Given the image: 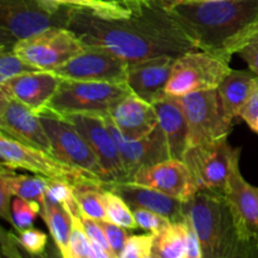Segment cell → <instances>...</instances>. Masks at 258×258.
<instances>
[{
  "mask_svg": "<svg viewBox=\"0 0 258 258\" xmlns=\"http://www.w3.org/2000/svg\"><path fill=\"white\" fill-rule=\"evenodd\" d=\"M126 17H107L71 9L67 27L85 45L102 47L126 62L158 55L179 57L196 49L163 4L156 0H123Z\"/></svg>",
  "mask_w": 258,
  "mask_h": 258,
  "instance_id": "6da1fadb",
  "label": "cell"
},
{
  "mask_svg": "<svg viewBox=\"0 0 258 258\" xmlns=\"http://www.w3.org/2000/svg\"><path fill=\"white\" fill-rule=\"evenodd\" d=\"M165 8L196 49L226 59L258 34V0H197Z\"/></svg>",
  "mask_w": 258,
  "mask_h": 258,
  "instance_id": "7a4b0ae2",
  "label": "cell"
},
{
  "mask_svg": "<svg viewBox=\"0 0 258 258\" xmlns=\"http://www.w3.org/2000/svg\"><path fill=\"white\" fill-rule=\"evenodd\" d=\"M184 211L198 237L203 258H237L241 241L226 197L199 190L185 203Z\"/></svg>",
  "mask_w": 258,
  "mask_h": 258,
  "instance_id": "3957f363",
  "label": "cell"
},
{
  "mask_svg": "<svg viewBox=\"0 0 258 258\" xmlns=\"http://www.w3.org/2000/svg\"><path fill=\"white\" fill-rule=\"evenodd\" d=\"M128 93L131 91L126 82L62 80L47 110L58 116L75 113L108 116L111 110Z\"/></svg>",
  "mask_w": 258,
  "mask_h": 258,
  "instance_id": "277c9868",
  "label": "cell"
},
{
  "mask_svg": "<svg viewBox=\"0 0 258 258\" xmlns=\"http://www.w3.org/2000/svg\"><path fill=\"white\" fill-rule=\"evenodd\" d=\"M71 8L52 10L43 0H0V49L52 27H67Z\"/></svg>",
  "mask_w": 258,
  "mask_h": 258,
  "instance_id": "5b68a950",
  "label": "cell"
},
{
  "mask_svg": "<svg viewBox=\"0 0 258 258\" xmlns=\"http://www.w3.org/2000/svg\"><path fill=\"white\" fill-rule=\"evenodd\" d=\"M241 159V149L228 143V136L189 146L183 156L199 190L226 193L233 165Z\"/></svg>",
  "mask_w": 258,
  "mask_h": 258,
  "instance_id": "8992f818",
  "label": "cell"
},
{
  "mask_svg": "<svg viewBox=\"0 0 258 258\" xmlns=\"http://www.w3.org/2000/svg\"><path fill=\"white\" fill-rule=\"evenodd\" d=\"M231 60L193 49L176 57L165 95L180 98L202 91L217 90L231 71Z\"/></svg>",
  "mask_w": 258,
  "mask_h": 258,
  "instance_id": "52a82bcc",
  "label": "cell"
},
{
  "mask_svg": "<svg viewBox=\"0 0 258 258\" xmlns=\"http://www.w3.org/2000/svg\"><path fill=\"white\" fill-rule=\"evenodd\" d=\"M0 158L2 165L10 169H23L35 175L44 176L50 180H63L70 184L97 183L105 184L101 179L76 169L58 160L49 153L24 145L10 136L0 133Z\"/></svg>",
  "mask_w": 258,
  "mask_h": 258,
  "instance_id": "ba28073f",
  "label": "cell"
},
{
  "mask_svg": "<svg viewBox=\"0 0 258 258\" xmlns=\"http://www.w3.org/2000/svg\"><path fill=\"white\" fill-rule=\"evenodd\" d=\"M85 44L68 28L52 27L15 43L14 52L38 71H54L82 52Z\"/></svg>",
  "mask_w": 258,
  "mask_h": 258,
  "instance_id": "9c48e42d",
  "label": "cell"
},
{
  "mask_svg": "<svg viewBox=\"0 0 258 258\" xmlns=\"http://www.w3.org/2000/svg\"><path fill=\"white\" fill-rule=\"evenodd\" d=\"M39 117L48 134L54 158L106 183L105 171L97 156L72 123L48 110L40 113Z\"/></svg>",
  "mask_w": 258,
  "mask_h": 258,
  "instance_id": "30bf717a",
  "label": "cell"
},
{
  "mask_svg": "<svg viewBox=\"0 0 258 258\" xmlns=\"http://www.w3.org/2000/svg\"><path fill=\"white\" fill-rule=\"evenodd\" d=\"M189 127V146L228 136L233 122L224 115L218 90L190 93L178 98Z\"/></svg>",
  "mask_w": 258,
  "mask_h": 258,
  "instance_id": "8fae6325",
  "label": "cell"
},
{
  "mask_svg": "<svg viewBox=\"0 0 258 258\" xmlns=\"http://www.w3.org/2000/svg\"><path fill=\"white\" fill-rule=\"evenodd\" d=\"M128 62L102 47L85 45L82 52L52 71L62 80L90 82H126Z\"/></svg>",
  "mask_w": 258,
  "mask_h": 258,
  "instance_id": "7c38bea8",
  "label": "cell"
},
{
  "mask_svg": "<svg viewBox=\"0 0 258 258\" xmlns=\"http://www.w3.org/2000/svg\"><path fill=\"white\" fill-rule=\"evenodd\" d=\"M60 117L72 123L86 139L105 171L106 183L128 180L120 151L108 128L105 116L75 113Z\"/></svg>",
  "mask_w": 258,
  "mask_h": 258,
  "instance_id": "4fadbf2b",
  "label": "cell"
},
{
  "mask_svg": "<svg viewBox=\"0 0 258 258\" xmlns=\"http://www.w3.org/2000/svg\"><path fill=\"white\" fill-rule=\"evenodd\" d=\"M105 120L112 134L118 151H120L128 180H131L134 174L140 169L149 168V166L156 165V164L171 159L165 135L159 125L156 126L153 133L149 134L145 138L138 139V140H128L113 125L110 115L105 116Z\"/></svg>",
  "mask_w": 258,
  "mask_h": 258,
  "instance_id": "5bb4252c",
  "label": "cell"
},
{
  "mask_svg": "<svg viewBox=\"0 0 258 258\" xmlns=\"http://www.w3.org/2000/svg\"><path fill=\"white\" fill-rule=\"evenodd\" d=\"M0 133L24 145L52 154V145L39 115L3 93H0Z\"/></svg>",
  "mask_w": 258,
  "mask_h": 258,
  "instance_id": "9a60e30c",
  "label": "cell"
},
{
  "mask_svg": "<svg viewBox=\"0 0 258 258\" xmlns=\"http://www.w3.org/2000/svg\"><path fill=\"white\" fill-rule=\"evenodd\" d=\"M224 197L231 207L239 241L258 244V186L243 178L239 160L232 169Z\"/></svg>",
  "mask_w": 258,
  "mask_h": 258,
  "instance_id": "2e32d148",
  "label": "cell"
},
{
  "mask_svg": "<svg viewBox=\"0 0 258 258\" xmlns=\"http://www.w3.org/2000/svg\"><path fill=\"white\" fill-rule=\"evenodd\" d=\"M128 181L153 188L183 203L190 202L199 191L188 166L178 159H169L156 165L140 169Z\"/></svg>",
  "mask_w": 258,
  "mask_h": 258,
  "instance_id": "e0dca14e",
  "label": "cell"
},
{
  "mask_svg": "<svg viewBox=\"0 0 258 258\" xmlns=\"http://www.w3.org/2000/svg\"><path fill=\"white\" fill-rule=\"evenodd\" d=\"M62 78L50 71H34L24 73L0 83V93L14 98L40 115L59 87Z\"/></svg>",
  "mask_w": 258,
  "mask_h": 258,
  "instance_id": "ac0fdd59",
  "label": "cell"
},
{
  "mask_svg": "<svg viewBox=\"0 0 258 258\" xmlns=\"http://www.w3.org/2000/svg\"><path fill=\"white\" fill-rule=\"evenodd\" d=\"M176 57L158 55L139 62L128 63L126 83L134 95L151 103L165 95Z\"/></svg>",
  "mask_w": 258,
  "mask_h": 258,
  "instance_id": "d6986e66",
  "label": "cell"
},
{
  "mask_svg": "<svg viewBox=\"0 0 258 258\" xmlns=\"http://www.w3.org/2000/svg\"><path fill=\"white\" fill-rule=\"evenodd\" d=\"M103 188L120 196L133 209H148L168 218L170 222L186 221L184 206L185 203L169 197L149 186L140 185L134 181L105 183Z\"/></svg>",
  "mask_w": 258,
  "mask_h": 258,
  "instance_id": "ffe728a7",
  "label": "cell"
},
{
  "mask_svg": "<svg viewBox=\"0 0 258 258\" xmlns=\"http://www.w3.org/2000/svg\"><path fill=\"white\" fill-rule=\"evenodd\" d=\"M110 118L117 130L128 140L145 138L159 125L154 106L133 92L111 110Z\"/></svg>",
  "mask_w": 258,
  "mask_h": 258,
  "instance_id": "44dd1931",
  "label": "cell"
},
{
  "mask_svg": "<svg viewBox=\"0 0 258 258\" xmlns=\"http://www.w3.org/2000/svg\"><path fill=\"white\" fill-rule=\"evenodd\" d=\"M153 106L165 135L170 158L183 160L189 145V127L180 102L178 98L164 95Z\"/></svg>",
  "mask_w": 258,
  "mask_h": 258,
  "instance_id": "7402d4cb",
  "label": "cell"
},
{
  "mask_svg": "<svg viewBox=\"0 0 258 258\" xmlns=\"http://www.w3.org/2000/svg\"><path fill=\"white\" fill-rule=\"evenodd\" d=\"M258 87V77L252 71H229L217 88L222 101L224 115L231 122L241 116L242 110Z\"/></svg>",
  "mask_w": 258,
  "mask_h": 258,
  "instance_id": "603a6c76",
  "label": "cell"
},
{
  "mask_svg": "<svg viewBox=\"0 0 258 258\" xmlns=\"http://www.w3.org/2000/svg\"><path fill=\"white\" fill-rule=\"evenodd\" d=\"M0 179L9 185L13 196L23 198L25 201L37 202L42 206L47 196L49 179L40 175H24L15 173L14 169L2 165Z\"/></svg>",
  "mask_w": 258,
  "mask_h": 258,
  "instance_id": "cb8c5ba5",
  "label": "cell"
},
{
  "mask_svg": "<svg viewBox=\"0 0 258 258\" xmlns=\"http://www.w3.org/2000/svg\"><path fill=\"white\" fill-rule=\"evenodd\" d=\"M40 208V217L47 224L53 242L63 258H70V239L72 232V217L60 204L44 201Z\"/></svg>",
  "mask_w": 258,
  "mask_h": 258,
  "instance_id": "d4e9b609",
  "label": "cell"
},
{
  "mask_svg": "<svg viewBox=\"0 0 258 258\" xmlns=\"http://www.w3.org/2000/svg\"><path fill=\"white\" fill-rule=\"evenodd\" d=\"M189 223L171 222L160 233L155 234L153 256L155 258H186Z\"/></svg>",
  "mask_w": 258,
  "mask_h": 258,
  "instance_id": "484cf974",
  "label": "cell"
},
{
  "mask_svg": "<svg viewBox=\"0 0 258 258\" xmlns=\"http://www.w3.org/2000/svg\"><path fill=\"white\" fill-rule=\"evenodd\" d=\"M72 186L81 212L96 221L107 222L103 184L82 181Z\"/></svg>",
  "mask_w": 258,
  "mask_h": 258,
  "instance_id": "4316f807",
  "label": "cell"
},
{
  "mask_svg": "<svg viewBox=\"0 0 258 258\" xmlns=\"http://www.w3.org/2000/svg\"><path fill=\"white\" fill-rule=\"evenodd\" d=\"M52 10L62 8L82 9L97 13L107 17H126L131 13V8L120 0H43Z\"/></svg>",
  "mask_w": 258,
  "mask_h": 258,
  "instance_id": "83f0119b",
  "label": "cell"
},
{
  "mask_svg": "<svg viewBox=\"0 0 258 258\" xmlns=\"http://www.w3.org/2000/svg\"><path fill=\"white\" fill-rule=\"evenodd\" d=\"M105 203L107 222L117 224V226L123 227L126 229L139 228L133 209L120 196L105 189Z\"/></svg>",
  "mask_w": 258,
  "mask_h": 258,
  "instance_id": "f1b7e54d",
  "label": "cell"
},
{
  "mask_svg": "<svg viewBox=\"0 0 258 258\" xmlns=\"http://www.w3.org/2000/svg\"><path fill=\"white\" fill-rule=\"evenodd\" d=\"M45 201L50 202V203L60 204V206L64 207V209L70 214L80 217L81 209L78 207L77 201H76L73 186L72 184L67 183V181L50 180L49 179Z\"/></svg>",
  "mask_w": 258,
  "mask_h": 258,
  "instance_id": "f546056e",
  "label": "cell"
},
{
  "mask_svg": "<svg viewBox=\"0 0 258 258\" xmlns=\"http://www.w3.org/2000/svg\"><path fill=\"white\" fill-rule=\"evenodd\" d=\"M40 204L37 202L25 201L23 198L13 199L12 202V217L13 227L17 232L30 228L34 223L35 218L40 216Z\"/></svg>",
  "mask_w": 258,
  "mask_h": 258,
  "instance_id": "4dcf8cb0",
  "label": "cell"
},
{
  "mask_svg": "<svg viewBox=\"0 0 258 258\" xmlns=\"http://www.w3.org/2000/svg\"><path fill=\"white\" fill-rule=\"evenodd\" d=\"M34 71L38 70L23 60L14 49H0V83Z\"/></svg>",
  "mask_w": 258,
  "mask_h": 258,
  "instance_id": "1f68e13d",
  "label": "cell"
},
{
  "mask_svg": "<svg viewBox=\"0 0 258 258\" xmlns=\"http://www.w3.org/2000/svg\"><path fill=\"white\" fill-rule=\"evenodd\" d=\"M72 232L70 239V258H92V246L85 232L80 217L72 216Z\"/></svg>",
  "mask_w": 258,
  "mask_h": 258,
  "instance_id": "d6a6232c",
  "label": "cell"
},
{
  "mask_svg": "<svg viewBox=\"0 0 258 258\" xmlns=\"http://www.w3.org/2000/svg\"><path fill=\"white\" fill-rule=\"evenodd\" d=\"M154 242H155V234H134L130 236L126 241L123 251L120 258H145L153 256Z\"/></svg>",
  "mask_w": 258,
  "mask_h": 258,
  "instance_id": "836d02e7",
  "label": "cell"
},
{
  "mask_svg": "<svg viewBox=\"0 0 258 258\" xmlns=\"http://www.w3.org/2000/svg\"><path fill=\"white\" fill-rule=\"evenodd\" d=\"M18 242L28 253L33 256H42L48 247V237L44 232L35 228H27L15 233Z\"/></svg>",
  "mask_w": 258,
  "mask_h": 258,
  "instance_id": "e575fe53",
  "label": "cell"
},
{
  "mask_svg": "<svg viewBox=\"0 0 258 258\" xmlns=\"http://www.w3.org/2000/svg\"><path fill=\"white\" fill-rule=\"evenodd\" d=\"M133 212L139 228L144 229V231L149 232V233H160L165 227H168L171 223L168 218L163 217L161 214L148 211V209L139 208L134 209Z\"/></svg>",
  "mask_w": 258,
  "mask_h": 258,
  "instance_id": "d590c367",
  "label": "cell"
},
{
  "mask_svg": "<svg viewBox=\"0 0 258 258\" xmlns=\"http://www.w3.org/2000/svg\"><path fill=\"white\" fill-rule=\"evenodd\" d=\"M101 226H102L103 231H105L106 237H107V241L110 243L111 249L113 251V253L120 258L121 253L123 251V247H125L126 241L130 236L127 234V229L123 228V227L117 226V224H113L111 222H100Z\"/></svg>",
  "mask_w": 258,
  "mask_h": 258,
  "instance_id": "8d00e7d4",
  "label": "cell"
},
{
  "mask_svg": "<svg viewBox=\"0 0 258 258\" xmlns=\"http://www.w3.org/2000/svg\"><path fill=\"white\" fill-rule=\"evenodd\" d=\"M2 258H25V251L12 232L2 229Z\"/></svg>",
  "mask_w": 258,
  "mask_h": 258,
  "instance_id": "74e56055",
  "label": "cell"
},
{
  "mask_svg": "<svg viewBox=\"0 0 258 258\" xmlns=\"http://www.w3.org/2000/svg\"><path fill=\"white\" fill-rule=\"evenodd\" d=\"M239 118H242L252 131L258 134V87L242 110Z\"/></svg>",
  "mask_w": 258,
  "mask_h": 258,
  "instance_id": "f35d334b",
  "label": "cell"
},
{
  "mask_svg": "<svg viewBox=\"0 0 258 258\" xmlns=\"http://www.w3.org/2000/svg\"><path fill=\"white\" fill-rule=\"evenodd\" d=\"M238 55L247 63L249 71L258 77V34L239 50Z\"/></svg>",
  "mask_w": 258,
  "mask_h": 258,
  "instance_id": "ab89813d",
  "label": "cell"
},
{
  "mask_svg": "<svg viewBox=\"0 0 258 258\" xmlns=\"http://www.w3.org/2000/svg\"><path fill=\"white\" fill-rule=\"evenodd\" d=\"M186 221H188V219H186ZM186 258H203L201 244H199V239H198V237H197V233H196V231L193 229V227L190 226V223H189L188 249H186Z\"/></svg>",
  "mask_w": 258,
  "mask_h": 258,
  "instance_id": "60d3db41",
  "label": "cell"
},
{
  "mask_svg": "<svg viewBox=\"0 0 258 258\" xmlns=\"http://www.w3.org/2000/svg\"><path fill=\"white\" fill-rule=\"evenodd\" d=\"M91 246H92V258H111L110 256H108L107 252H106L102 247L98 246L97 243H95V242L91 241Z\"/></svg>",
  "mask_w": 258,
  "mask_h": 258,
  "instance_id": "b9f144b4",
  "label": "cell"
},
{
  "mask_svg": "<svg viewBox=\"0 0 258 258\" xmlns=\"http://www.w3.org/2000/svg\"><path fill=\"white\" fill-rule=\"evenodd\" d=\"M43 258H63V256L58 247L54 244L52 247H47L45 252L43 253Z\"/></svg>",
  "mask_w": 258,
  "mask_h": 258,
  "instance_id": "7bdbcfd3",
  "label": "cell"
},
{
  "mask_svg": "<svg viewBox=\"0 0 258 258\" xmlns=\"http://www.w3.org/2000/svg\"><path fill=\"white\" fill-rule=\"evenodd\" d=\"M160 4H163L164 7H170V5L179 4V3H185V2H193V0H156Z\"/></svg>",
  "mask_w": 258,
  "mask_h": 258,
  "instance_id": "ee69618b",
  "label": "cell"
},
{
  "mask_svg": "<svg viewBox=\"0 0 258 258\" xmlns=\"http://www.w3.org/2000/svg\"><path fill=\"white\" fill-rule=\"evenodd\" d=\"M145 258H155L154 256H149V257H145Z\"/></svg>",
  "mask_w": 258,
  "mask_h": 258,
  "instance_id": "f6af8a7d",
  "label": "cell"
},
{
  "mask_svg": "<svg viewBox=\"0 0 258 258\" xmlns=\"http://www.w3.org/2000/svg\"><path fill=\"white\" fill-rule=\"evenodd\" d=\"M193 2H197V0H193Z\"/></svg>",
  "mask_w": 258,
  "mask_h": 258,
  "instance_id": "bcb514c9",
  "label": "cell"
},
{
  "mask_svg": "<svg viewBox=\"0 0 258 258\" xmlns=\"http://www.w3.org/2000/svg\"><path fill=\"white\" fill-rule=\"evenodd\" d=\"M121 2H123V0H121Z\"/></svg>",
  "mask_w": 258,
  "mask_h": 258,
  "instance_id": "7dc6e473",
  "label": "cell"
}]
</instances>
